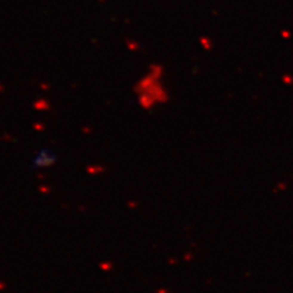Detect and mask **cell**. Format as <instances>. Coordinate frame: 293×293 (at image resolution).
<instances>
[{"mask_svg": "<svg viewBox=\"0 0 293 293\" xmlns=\"http://www.w3.org/2000/svg\"><path fill=\"white\" fill-rule=\"evenodd\" d=\"M56 161V154L49 148H42L32 159L33 167H48Z\"/></svg>", "mask_w": 293, "mask_h": 293, "instance_id": "cell-1", "label": "cell"}]
</instances>
